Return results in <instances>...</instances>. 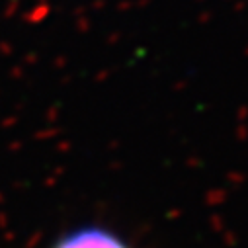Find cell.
Instances as JSON below:
<instances>
[{
	"label": "cell",
	"mask_w": 248,
	"mask_h": 248,
	"mask_svg": "<svg viewBox=\"0 0 248 248\" xmlns=\"http://www.w3.org/2000/svg\"><path fill=\"white\" fill-rule=\"evenodd\" d=\"M55 248H131V246L108 229L86 227L67 234Z\"/></svg>",
	"instance_id": "cell-1"
}]
</instances>
